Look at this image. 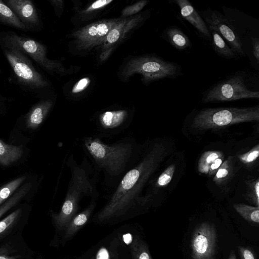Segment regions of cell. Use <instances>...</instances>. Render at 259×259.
<instances>
[{"mask_svg": "<svg viewBox=\"0 0 259 259\" xmlns=\"http://www.w3.org/2000/svg\"><path fill=\"white\" fill-rule=\"evenodd\" d=\"M119 19H110L98 21L78 29L72 36L77 48L89 50L102 45L111 28Z\"/></svg>", "mask_w": 259, "mask_h": 259, "instance_id": "obj_10", "label": "cell"}, {"mask_svg": "<svg viewBox=\"0 0 259 259\" xmlns=\"http://www.w3.org/2000/svg\"><path fill=\"white\" fill-rule=\"evenodd\" d=\"M112 0H98L94 2L90 5L87 9L82 11L83 14H89L95 12L103 8L110 3Z\"/></svg>", "mask_w": 259, "mask_h": 259, "instance_id": "obj_31", "label": "cell"}, {"mask_svg": "<svg viewBox=\"0 0 259 259\" xmlns=\"http://www.w3.org/2000/svg\"><path fill=\"white\" fill-rule=\"evenodd\" d=\"M123 241L126 244H129L132 241V235L130 233L125 234L123 236Z\"/></svg>", "mask_w": 259, "mask_h": 259, "instance_id": "obj_38", "label": "cell"}, {"mask_svg": "<svg viewBox=\"0 0 259 259\" xmlns=\"http://www.w3.org/2000/svg\"><path fill=\"white\" fill-rule=\"evenodd\" d=\"M228 259H237L235 251L232 249L230 252Z\"/></svg>", "mask_w": 259, "mask_h": 259, "instance_id": "obj_40", "label": "cell"}, {"mask_svg": "<svg viewBox=\"0 0 259 259\" xmlns=\"http://www.w3.org/2000/svg\"><path fill=\"white\" fill-rule=\"evenodd\" d=\"M21 212V209H17L0 221V236L5 234L15 224Z\"/></svg>", "mask_w": 259, "mask_h": 259, "instance_id": "obj_28", "label": "cell"}, {"mask_svg": "<svg viewBox=\"0 0 259 259\" xmlns=\"http://www.w3.org/2000/svg\"><path fill=\"white\" fill-rule=\"evenodd\" d=\"M0 44L5 57L20 84L34 91L49 85L27 56L18 48L1 40Z\"/></svg>", "mask_w": 259, "mask_h": 259, "instance_id": "obj_6", "label": "cell"}, {"mask_svg": "<svg viewBox=\"0 0 259 259\" xmlns=\"http://www.w3.org/2000/svg\"><path fill=\"white\" fill-rule=\"evenodd\" d=\"M247 191L245 196L248 200L255 204L256 206H259V179L250 180L246 182Z\"/></svg>", "mask_w": 259, "mask_h": 259, "instance_id": "obj_27", "label": "cell"}, {"mask_svg": "<svg viewBox=\"0 0 259 259\" xmlns=\"http://www.w3.org/2000/svg\"><path fill=\"white\" fill-rule=\"evenodd\" d=\"M223 156L221 151H208L202 154L198 163V170L202 174H208L211 164L218 158Z\"/></svg>", "mask_w": 259, "mask_h": 259, "instance_id": "obj_23", "label": "cell"}, {"mask_svg": "<svg viewBox=\"0 0 259 259\" xmlns=\"http://www.w3.org/2000/svg\"><path fill=\"white\" fill-rule=\"evenodd\" d=\"M97 259H109V254L107 250L102 248L98 252Z\"/></svg>", "mask_w": 259, "mask_h": 259, "instance_id": "obj_36", "label": "cell"}, {"mask_svg": "<svg viewBox=\"0 0 259 259\" xmlns=\"http://www.w3.org/2000/svg\"><path fill=\"white\" fill-rule=\"evenodd\" d=\"M25 179V176L19 177L0 188V205L13 194Z\"/></svg>", "mask_w": 259, "mask_h": 259, "instance_id": "obj_25", "label": "cell"}, {"mask_svg": "<svg viewBox=\"0 0 259 259\" xmlns=\"http://www.w3.org/2000/svg\"><path fill=\"white\" fill-rule=\"evenodd\" d=\"M81 144L94 171L99 175L102 173L104 185L111 188L118 184L123 175L138 161L143 149L132 136L108 143L96 134L83 137Z\"/></svg>", "mask_w": 259, "mask_h": 259, "instance_id": "obj_2", "label": "cell"}, {"mask_svg": "<svg viewBox=\"0 0 259 259\" xmlns=\"http://www.w3.org/2000/svg\"><path fill=\"white\" fill-rule=\"evenodd\" d=\"M31 188V183L23 185L16 193L0 206V218L12 207L17 204Z\"/></svg>", "mask_w": 259, "mask_h": 259, "instance_id": "obj_22", "label": "cell"}, {"mask_svg": "<svg viewBox=\"0 0 259 259\" xmlns=\"http://www.w3.org/2000/svg\"><path fill=\"white\" fill-rule=\"evenodd\" d=\"M162 37L176 49L179 51L186 50L192 47L191 40L188 36L176 25L165 28L162 32Z\"/></svg>", "mask_w": 259, "mask_h": 259, "instance_id": "obj_16", "label": "cell"}, {"mask_svg": "<svg viewBox=\"0 0 259 259\" xmlns=\"http://www.w3.org/2000/svg\"><path fill=\"white\" fill-rule=\"evenodd\" d=\"M180 8L183 18L188 21L204 38L211 40L210 32L202 17L188 0H172Z\"/></svg>", "mask_w": 259, "mask_h": 259, "instance_id": "obj_14", "label": "cell"}, {"mask_svg": "<svg viewBox=\"0 0 259 259\" xmlns=\"http://www.w3.org/2000/svg\"><path fill=\"white\" fill-rule=\"evenodd\" d=\"M258 98V91H253L247 88L244 77L238 74L231 76L211 86L203 93L202 102H231Z\"/></svg>", "mask_w": 259, "mask_h": 259, "instance_id": "obj_7", "label": "cell"}, {"mask_svg": "<svg viewBox=\"0 0 259 259\" xmlns=\"http://www.w3.org/2000/svg\"><path fill=\"white\" fill-rule=\"evenodd\" d=\"M66 164L70 169L71 177L61 211L54 215L57 222H62L71 217L83 197L89 196L92 199L99 196L97 187L99 175L94 171L86 156L78 164L73 155H70Z\"/></svg>", "mask_w": 259, "mask_h": 259, "instance_id": "obj_3", "label": "cell"}, {"mask_svg": "<svg viewBox=\"0 0 259 259\" xmlns=\"http://www.w3.org/2000/svg\"><path fill=\"white\" fill-rule=\"evenodd\" d=\"M91 80L89 77H84L78 80L73 87L72 93L77 94L84 90L89 85Z\"/></svg>", "mask_w": 259, "mask_h": 259, "instance_id": "obj_32", "label": "cell"}, {"mask_svg": "<svg viewBox=\"0 0 259 259\" xmlns=\"http://www.w3.org/2000/svg\"><path fill=\"white\" fill-rule=\"evenodd\" d=\"M131 121L130 113L125 109L104 111L96 121L97 134L103 138L119 134L128 127Z\"/></svg>", "mask_w": 259, "mask_h": 259, "instance_id": "obj_12", "label": "cell"}, {"mask_svg": "<svg viewBox=\"0 0 259 259\" xmlns=\"http://www.w3.org/2000/svg\"><path fill=\"white\" fill-rule=\"evenodd\" d=\"M53 105L51 100H42L35 105L26 116V126L29 128H36L44 121Z\"/></svg>", "mask_w": 259, "mask_h": 259, "instance_id": "obj_17", "label": "cell"}, {"mask_svg": "<svg viewBox=\"0 0 259 259\" xmlns=\"http://www.w3.org/2000/svg\"><path fill=\"white\" fill-rule=\"evenodd\" d=\"M233 207L236 211L248 222L254 224L259 223V207L243 203H235Z\"/></svg>", "mask_w": 259, "mask_h": 259, "instance_id": "obj_21", "label": "cell"}, {"mask_svg": "<svg viewBox=\"0 0 259 259\" xmlns=\"http://www.w3.org/2000/svg\"><path fill=\"white\" fill-rule=\"evenodd\" d=\"M176 169L175 165H169L159 176L154 184H150L151 187L148 188L146 193L154 190L167 185L171 181Z\"/></svg>", "mask_w": 259, "mask_h": 259, "instance_id": "obj_26", "label": "cell"}, {"mask_svg": "<svg viewBox=\"0 0 259 259\" xmlns=\"http://www.w3.org/2000/svg\"></svg>", "mask_w": 259, "mask_h": 259, "instance_id": "obj_41", "label": "cell"}, {"mask_svg": "<svg viewBox=\"0 0 259 259\" xmlns=\"http://www.w3.org/2000/svg\"><path fill=\"white\" fill-rule=\"evenodd\" d=\"M232 171V157L230 156L223 161L214 175L213 181L217 185H221L225 182Z\"/></svg>", "mask_w": 259, "mask_h": 259, "instance_id": "obj_24", "label": "cell"}, {"mask_svg": "<svg viewBox=\"0 0 259 259\" xmlns=\"http://www.w3.org/2000/svg\"><path fill=\"white\" fill-rule=\"evenodd\" d=\"M224 155L217 158L210 165L208 171V175L211 176L215 175L219 168L223 163Z\"/></svg>", "mask_w": 259, "mask_h": 259, "instance_id": "obj_34", "label": "cell"}, {"mask_svg": "<svg viewBox=\"0 0 259 259\" xmlns=\"http://www.w3.org/2000/svg\"><path fill=\"white\" fill-rule=\"evenodd\" d=\"M145 19V16L140 14L131 18L119 19L116 24L111 28L105 39L102 44L103 52L101 58L105 57L111 52L113 47L122 39L125 34L132 28L135 27Z\"/></svg>", "mask_w": 259, "mask_h": 259, "instance_id": "obj_13", "label": "cell"}, {"mask_svg": "<svg viewBox=\"0 0 259 259\" xmlns=\"http://www.w3.org/2000/svg\"><path fill=\"white\" fill-rule=\"evenodd\" d=\"M258 120V105L247 108H208L196 113L192 126L204 130Z\"/></svg>", "mask_w": 259, "mask_h": 259, "instance_id": "obj_5", "label": "cell"}, {"mask_svg": "<svg viewBox=\"0 0 259 259\" xmlns=\"http://www.w3.org/2000/svg\"><path fill=\"white\" fill-rule=\"evenodd\" d=\"M148 148L145 150L143 149L138 161L115 187L99 213V218L120 215L145 204L142 191L157 168L164 152L163 146L158 143Z\"/></svg>", "mask_w": 259, "mask_h": 259, "instance_id": "obj_1", "label": "cell"}, {"mask_svg": "<svg viewBox=\"0 0 259 259\" xmlns=\"http://www.w3.org/2000/svg\"><path fill=\"white\" fill-rule=\"evenodd\" d=\"M0 259H17V257L9 256L6 254H0Z\"/></svg>", "mask_w": 259, "mask_h": 259, "instance_id": "obj_39", "label": "cell"}, {"mask_svg": "<svg viewBox=\"0 0 259 259\" xmlns=\"http://www.w3.org/2000/svg\"><path fill=\"white\" fill-rule=\"evenodd\" d=\"M7 6L20 20L29 29L39 24V19L37 10L30 0H8Z\"/></svg>", "mask_w": 259, "mask_h": 259, "instance_id": "obj_15", "label": "cell"}, {"mask_svg": "<svg viewBox=\"0 0 259 259\" xmlns=\"http://www.w3.org/2000/svg\"><path fill=\"white\" fill-rule=\"evenodd\" d=\"M148 3L147 0H141L134 5L125 7L121 12L122 17H126L133 15L140 12Z\"/></svg>", "mask_w": 259, "mask_h": 259, "instance_id": "obj_30", "label": "cell"}, {"mask_svg": "<svg viewBox=\"0 0 259 259\" xmlns=\"http://www.w3.org/2000/svg\"><path fill=\"white\" fill-rule=\"evenodd\" d=\"M259 156V145L257 144L248 152L239 154L238 157L243 163L249 165L256 161Z\"/></svg>", "mask_w": 259, "mask_h": 259, "instance_id": "obj_29", "label": "cell"}, {"mask_svg": "<svg viewBox=\"0 0 259 259\" xmlns=\"http://www.w3.org/2000/svg\"><path fill=\"white\" fill-rule=\"evenodd\" d=\"M18 48L26 56H30L44 69L50 72H63L64 68L59 61L47 58V50L44 45L28 37L18 35L14 32L5 33L1 38Z\"/></svg>", "mask_w": 259, "mask_h": 259, "instance_id": "obj_8", "label": "cell"}, {"mask_svg": "<svg viewBox=\"0 0 259 259\" xmlns=\"http://www.w3.org/2000/svg\"><path fill=\"white\" fill-rule=\"evenodd\" d=\"M209 30L211 36L212 47L218 56L227 59L236 58L238 57L216 31L212 29Z\"/></svg>", "mask_w": 259, "mask_h": 259, "instance_id": "obj_18", "label": "cell"}, {"mask_svg": "<svg viewBox=\"0 0 259 259\" xmlns=\"http://www.w3.org/2000/svg\"><path fill=\"white\" fill-rule=\"evenodd\" d=\"M237 248L241 259H256L251 249L242 246H238Z\"/></svg>", "mask_w": 259, "mask_h": 259, "instance_id": "obj_33", "label": "cell"}, {"mask_svg": "<svg viewBox=\"0 0 259 259\" xmlns=\"http://www.w3.org/2000/svg\"><path fill=\"white\" fill-rule=\"evenodd\" d=\"M22 154V147L7 144L0 139V164L9 165L17 161Z\"/></svg>", "mask_w": 259, "mask_h": 259, "instance_id": "obj_19", "label": "cell"}, {"mask_svg": "<svg viewBox=\"0 0 259 259\" xmlns=\"http://www.w3.org/2000/svg\"><path fill=\"white\" fill-rule=\"evenodd\" d=\"M201 13L208 29L216 31L228 42L229 46L238 56H245L239 36L232 25L220 12L208 8Z\"/></svg>", "mask_w": 259, "mask_h": 259, "instance_id": "obj_11", "label": "cell"}, {"mask_svg": "<svg viewBox=\"0 0 259 259\" xmlns=\"http://www.w3.org/2000/svg\"><path fill=\"white\" fill-rule=\"evenodd\" d=\"M251 45L253 55L257 64L259 62V38L258 37L251 36Z\"/></svg>", "mask_w": 259, "mask_h": 259, "instance_id": "obj_35", "label": "cell"}, {"mask_svg": "<svg viewBox=\"0 0 259 259\" xmlns=\"http://www.w3.org/2000/svg\"><path fill=\"white\" fill-rule=\"evenodd\" d=\"M135 74H141L145 84L165 78L175 79L184 74L180 65L155 55H144L130 60L121 75L127 78Z\"/></svg>", "mask_w": 259, "mask_h": 259, "instance_id": "obj_4", "label": "cell"}, {"mask_svg": "<svg viewBox=\"0 0 259 259\" xmlns=\"http://www.w3.org/2000/svg\"><path fill=\"white\" fill-rule=\"evenodd\" d=\"M0 22L20 30L28 29V28L20 20L11 8L2 0H0Z\"/></svg>", "mask_w": 259, "mask_h": 259, "instance_id": "obj_20", "label": "cell"}, {"mask_svg": "<svg viewBox=\"0 0 259 259\" xmlns=\"http://www.w3.org/2000/svg\"><path fill=\"white\" fill-rule=\"evenodd\" d=\"M50 3L55 8H62L63 4V1H50Z\"/></svg>", "mask_w": 259, "mask_h": 259, "instance_id": "obj_37", "label": "cell"}, {"mask_svg": "<svg viewBox=\"0 0 259 259\" xmlns=\"http://www.w3.org/2000/svg\"><path fill=\"white\" fill-rule=\"evenodd\" d=\"M217 234L214 225L208 222L199 224L191 238L192 259H214L217 248Z\"/></svg>", "mask_w": 259, "mask_h": 259, "instance_id": "obj_9", "label": "cell"}]
</instances>
